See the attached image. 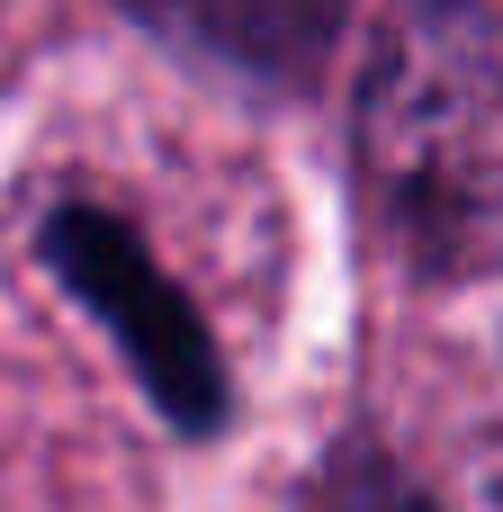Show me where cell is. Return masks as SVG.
Here are the masks:
<instances>
[{
    "instance_id": "obj_1",
    "label": "cell",
    "mask_w": 503,
    "mask_h": 512,
    "mask_svg": "<svg viewBox=\"0 0 503 512\" xmlns=\"http://www.w3.org/2000/svg\"><path fill=\"white\" fill-rule=\"evenodd\" d=\"M360 189L423 279H503V9L414 0L360 81Z\"/></svg>"
},
{
    "instance_id": "obj_2",
    "label": "cell",
    "mask_w": 503,
    "mask_h": 512,
    "mask_svg": "<svg viewBox=\"0 0 503 512\" xmlns=\"http://www.w3.org/2000/svg\"><path fill=\"white\" fill-rule=\"evenodd\" d=\"M45 270L99 315V333L126 351V369L144 378V396L180 423V432H216L225 423V360L216 333L198 324V306L180 297V279L153 261V243L99 207V198H54L36 225Z\"/></svg>"
},
{
    "instance_id": "obj_3",
    "label": "cell",
    "mask_w": 503,
    "mask_h": 512,
    "mask_svg": "<svg viewBox=\"0 0 503 512\" xmlns=\"http://www.w3.org/2000/svg\"><path fill=\"white\" fill-rule=\"evenodd\" d=\"M153 9L171 27H189L198 45L243 54V63H306L351 18V0H153Z\"/></svg>"
},
{
    "instance_id": "obj_4",
    "label": "cell",
    "mask_w": 503,
    "mask_h": 512,
    "mask_svg": "<svg viewBox=\"0 0 503 512\" xmlns=\"http://www.w3.org/2000/svg\"><path fill=\"white\" fill-rule=\"evenodd\" d=\"M297 512H432V495L414 486V468L378 441H333L324 468L306 477Z\"/></svg>"
}]
</instances>
